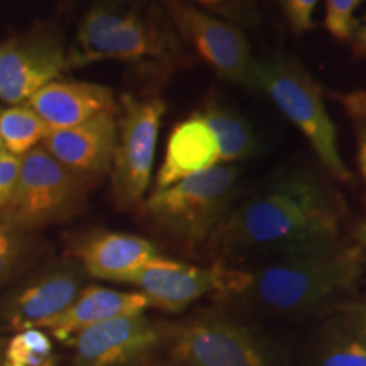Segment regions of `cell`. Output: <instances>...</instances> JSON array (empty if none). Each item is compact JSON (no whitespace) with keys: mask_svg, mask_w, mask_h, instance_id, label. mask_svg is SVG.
I'll return each instance as SVG.
<instances>
[{"mask_svg":"<svg viewBox=\"0 0 366 366\" xmlns=\"http://www.w3.org/2000/svg\"><path fill=\"white\" fill-rule=\"evenodd\" d=\"M199 114L217 137L221 164L249 159L259 151L253 127L234 107L224 104L222 99L210 95Z\"/></svg>","mask_w":366,"mask_h":366,"instance_id":"19","label":"cell"},{"mask_svg":"<svg viewBox=\"0 0 366 366\" xmlns=\"http://www.w3.org/2000/svg\"><path fill=\"white\" fill-rule=\"evenodd\" d=\"M363 0H326L324 27L337 41L353 39L356 33L355 11Z\"/></svg>","mask_w":366,"mask_h":366,"instance_id":"24","label":"cell"},{"mask_svg":"<svg viewBox=\"0 0 366 366\" xmlns=\"http://www.w3.org/2000/svg\"><path fill=\"white\" fill-rule=\"evenodd\" d=\"M24 234H26L24 231L17 229L6 216H2V214H0V244H4V242H9V241L16 239V237L24 236Z\"/></svg>","mask_w":366,"mask_h":366,"instance_id":"31","label":"cell"},{"mask_svg":"<svg viewBox=\"0 0 366 366\" xmlns=\"http://www.w3.org/2000/svg\"><path fill=\"white\" fill-rule=\"evenodd\" d=\"M6 346H7V340L0 337V366H4V355H6Z\"/></svg>","mask_w":366,"mask_h":366,"instance_id":"34","label":"cell"},{"mask_svg":"<svg viewBox=\"0 0 366 366\" xmlns=\"http://www.w3.org/2000/svg\"><path fill=\"white\" fill-rule=\"evenodd\" d=\"M340 199L317 175L283 172L234 202L207 241L219 258L285 254L340 239Z\"/></svg>","mask_w":366,"mask_h":366,"instance_id":"1","label":"cell"},{"mask_svg":"<svg viewBox=\"0 0 366 366\" xmlns=\"http://www.w3.org/2000/svg\"><path fill=\"white\" fill-rule=\"evenodd\" d=\"M163 116L164 102L158 97L136 99L124 95L121 100L111 168L112 200L121 210H132L143 204Z\"/></svg>","mask_w":366,"mask_h":366,"instance_id":"8","label":"cell"},{"mask_svg":"<svg viewBox=\"0 0 366 366\" xmlns=\"http://www.w3.org/2000/svg\"><path fill=\"white\" fill-rule=\"evenodd\" d=\"M356 237H358V244L363 249V253L366 254V221L360 224L358 231H356Z\"/></svg>","mask_w":366,"mask_h":366,"instance_id":"33","label":"cell"},{"mask_svg":"<svg viewBox=\"0 0 366 366\" xmlns=\"http://www.w3.org/2000/svg\"><path fill=\"white\" fill-rule=\"evenodd\" d=\"M256 90H263L288 121L307 137L326 170L340 180H351V172L337 149L336 126L329 117L322 90L299 61L285 54L256 59Z\"/></svg>","mask_w":366,"mask_h":366,"instance_id":"5","label":"cell"},{"mask_svg":"<svg viewBox=\"0 0 366 366\" xmlns=\"http://www.w3.org/2000/svg\"><path fill=\"white\" fill-rule=\"evenodd\" d=\"M288 24L297 34H304L312 27V12L317 0H280Z\"/></svg>","mask_w":366,"mask_h":366,"instance_id":"26","label":"cell"},{"mask_svg":"<svg viewBox=\"0 0 366 366\" xmlns=\"http://www.w3.org/2000/svg\"><path fill=\"white\" fill-rule=\"evenodd\" d=\"M334 334L336 336L324 350L320 366H366V346L363 342L340 327H336Z\"/></svg>","mask_w":366,"mask_h":366,"instance_id":"23","label":"cell"},{"mask_svg":"<svg viewBox=\"0 0 366 366\" xmlns=\"http://www.w3.org/2000/svg\"><path fill=\"white\" fill-rule=\"evenodd\" d=\"M177 366H272L262 340L222 312H202L163 332Z\"/></svg>","mask_w":366,"mask_h":366,"instance_id":"7","label":"cell"},{"mask_svg":"<svg viewBox=\"0 0 366 366\" xmlns=\"http://www.w3.org/2000/svg\"><path fill=\"white\" fill-rule=\"evenodd\" d=\"M363 249L340 239L274 256L236 295L274 314H300L351 290L363 269Z\"/></svg>","mask_w":366,"mask_h":366,"instance_id":"3","label":"cell"},{"mask_svg":"<svg viewBox=\"0 0 366 366\" xmlns=\"http://www.w3.org/2000/svg\"><path fill=\"white\" fill-rule=\"evenodd\" d=\"M49 131L75 127L104 112H117L111 89L89 81L54 80L26 102Z\"/></svg>","mask_w":366,"mask_h":366,"instance_id":"16","label":"cell"},{"mask_svg":"<svg viewBox=\"0 0 366 366\" xmlns=\"http://www.w3.org/2000/svg\"><path fill=\"white\" fill-rule=\"evenodd\" d=\"M84 268L65 263L31 280L2 305V319L9 329L46 327L75 302L84 288Z\"/></svg>","mask_w":366,"mask_h":366,"instance_id":"14","label":"cell"},{"mask_svg":"<svg viewBox=\"0 0 366 366\" xmlns=\"http://www.w3.org/2000/svg\"><path fill=\"white\" fill-rule=\"evenodd\" d=\"M75 254L86 274L119 283H126L127 278L162 256L144 237L107 231L92 232L80 239Z\"/></svg>","mask_w":366,"mask_h":366,"instance_id":"15","label":"cell"},{"mask_svg":"<svg viewBox=\"0 0 366 366\" xmlns=\"http://www.w3.org/2000/svg\"><path fill=\"white\" fill-rule=\"evenodd\" d=\"M116 143L117 112H104L75 127L51 131L41 146L92 189L111 173Z\"/></svg>","mask_w":366,"mask_h":366,"instance_id":"13","label":"cell"},{"mask_svg":"<svg viewBox=\"0 0 366 366\" xmlns=\"http://www.w3.org/2000/svg\"><path fill=\"white\" fill-rule=\"evenodd\" d=\"M356 137H358V164L361 177L366 183V124L356 122Z\"/></svg>","mask_w":366,"mask_h":366,"instance_id":"30","label":"cell"},{"mask_svg":"<svg viewBox=\"0 0 366 366\" xmlns=\"http://www.w3.org/2000/svg\"><path fill=\"white\" fill-rule=\"evenodd\" d=\"M49 132L38 114L26 104L0 109V139L9 153L22 157L41 144Z\"/></svg>","mask_w":366,"mask_h":366,"instance_id":"20","label":"cell"},{"mask_svg":"<svg viewBox=\"0 0 366 366\" xmlns=\"http://www.w3.org/2000/svg\"><path fill=\"white\" fill-rule=\"evenodd\" d=\"M192 4L236 27L254 26L259 21L258 0H192Z\"/></svg>","mask_w":366,"mask_h":366,"instance_id":"22","label":"cell"},{"mask_svg":"<svg viewBox=\"0 0 366 366\" xmlns=\"http://www.w3.org/2000/svg\"><path fill=\"white\" fill-rule=\"evenodd\" d=\"M149 302L141 292H121L99 285L81 288L75 302L61 315L46 324V329L61 342H71L73 337L86 327L122 315L143 314Z\"/></svg>","mask_w":366,"mask_h":366,"instance_id":"18","label":"cell"},{"mask_svg":"<svg viewBox=\"0 0 366 366\" xmlns=\"http://www.w3.org/2000/svg\"><path fill=\"white\" fill-rule=\"evenodd\" d=\"M177 34L231 84L256 90L254 61L239 27L199 9L190 0H162Z\"/></svg>","mask_w":366,"mask_h":366,"instance_id":"10","label":"cell"},{"mask_svg":"<svg viewBox=\"0 0 366 366\" xmlns=\"http://www.w3.org/2000/svg\"><path fill=\"white\" fill-rule=\"evenodd\" d=\"M239 195V170L217 164L199 175L154 189L141 204L144 217L183 251L205 244Z\"/></svg>","mask_w":366,"mask_h":366,"instance_id":"4","label":"cell"},{"mask_svg":"<svg viewBox=\"0 0 366 366\" xmlns=\"http://www.w3.org/2000/svg\"><path fill=\"white\" fill-rule=\"evenodd\" d=\"M353 46H355V51L358 56H365L366 58V22L365 26L358 29L353 36Z\"/></svg>","mask_w":366,"mask_h":366,"instance_id":"32","label":"cell"},{"mask_svg":"<svg viewBox=\"0 0 366 366\" xmlns=\"http://www.w3.org/2000/svg\"><path fill=\"white\" fill-rule=\"evenodd\" d=\"M4 151H6V146H4L2 139H0V153H4Z\"/></svg>","mask_w":366,"mask_h":366,"instance_id":"35","label":"cell"},{"mask_svg":"<svg viewBox=\"0 0 366 366\" xmlns=\"http://www.w3.org/2000/svg\"><path fill=\"white\" fill-rule=\"evenodd\" d=\"M251 272L216 264L195 267L159 256L126 280L139 288L149 305L178 314L205 295L236 297L249 285Z\"/></svg>","mask_w":366,"mask_h":366,"instance_id":"9","label":"cell"},{"mask_svg":"<svg viewBox=\"0 0 366 366\" xmlns=\"http://www.w3.org/2000/svg\"><path fill=\"white\" fill-rule=\"evenodd\" d=\"M105 59L153 76H168L189 63L162 0H92L68 49V68Z\"/></svg>","mask_w":366,"mask_h":366,"instance_id":"2","label":"cell"},{"mask_svg":"<svg viewBox=\"0 0 366 366\" xmlns=\"http://www.w3.org/2000/svg\"><path fill=\"white\" fill-rule=\"evenodd\" d=\"M4 205H6V202H4V200H2V199H0V210H2V209H4Z\"/></svg>","mask_w":366,"mask_h":366,"instance_id":"36","label":"cell"},{"mask_svg":"<svg viewBox=\"0 0 366 366\" xmlns=\"http://www.w3.org/2000/svg\"><path fill=\"white\" fill-rule=\"evenodd\" d=\"M332 97L346 109V112L356 122L366 124V90H356L350 92V94H332Z\"/></svg>","mask_w":366,"mask_h":366,"instance_id":"29","label":"cell"},{"mask_svg":"<svg viewBox=\"0 0 366 366\" xmlns=\"http://www.w3.org/2000/svg\"><path fill=\"white\" fill-rule=\"evenodd\" d=\"M334 324L366 346V300L342 304Z\"/></svg>","mask_w":366,"mask_h":366,"instance_id":"25","label":"cell"},{"mask_svg":"<svg viewBox=\"0 0 366 366\" xmlns=\"http://www.w3.org/2000/svg\"><path fill=\"white\" fill-rule=\"evenodd\" d=\"M89 190L38 144L22 154L19 178L0 214L26 232L75 216Z\"/></svg>","mask_w":366,"mask_h":366,"instance_id":"6","label":"cell"},{"mask_svg":"<svg viewBox=\"0 0 366 366\" xmlns=\"http://www.w3.org/2000/svg\"><path fill=\"white\" fill-rule=\"evenodd\" d=\"M53 341L39 329H24L7 341L4 366H54Z\"/></svg>","mask_w":366,"mask_h":366,"instance_id":"21","label":"cell"},{"mask_svg":"<svg viewBox=\"0 0 366 366\" xmlns=\"http://www.w3.org/2000/svg\"><path fill=\"white\" fill-rule=\"evenodd\" d=\"M21 159L22 157L9 153L7 149L0 153V199L6 204L19 178Z\"/></svg>","mask_w":366,"mask_h":366,"instance_id":"28","label":"cell"},{"mask_svg":"<svg viewBox=\"0 0 366 366\" xmlns=\"http://www.w3.org/2000/svg\"><path fill=\"white\" fill-rule=\"evenodd\" d=\"M221 164L217 137L197 112L178 122L170 132L162 167L157 173V190Z\"/></svg>","mask_w":366,"mask_h":366,"instance_id":"17","label":"cell"},{"mask_svg":"<svg viewBox=\"0 0 366 366\" xmlns=\"http://www.w3.org/2000/svg\"><path fill=\"white\" fill-rule=\"evenodd\" d=\"M68 68V49L51 27H36L0 43V100L22 105Z\"/></svg>","mask_w":366,"mask_h":366,"instance_id":"11","label":"cell"},{"mask_svg":"<svg viewBox=\"0 0 366 366\" xmlns=\"http://www.w3.org/2000/svg\"><path fill=\"white\" fill-rule=\"evenodd\" d=\"M162 340L163 331L144 312L105 320L73 337V366H141Z\"/></svg>","mask_w":366,"mask_h":366,"instance_id":"12","label":"cell"},{"mask_svg":"<svg viewBox=\"0 0 366 366\" xmlns=\"http://www.w3.org/2000/svg\"><path fill=\"white\" fill-rule=\"evenodd\" d=\"M26 253V234L0 244V285L17 272Z\"/></svg>","mask_w":366,"mask_h":366,"instance_id":"27","label":"cell"}]
</instances>
